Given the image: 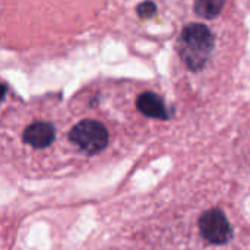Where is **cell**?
<instances>
[{"instance_id": "3957f363", "label": "cell", "mask_w": 250, "mask_h": 250, "mask_svg": "<svg viewBox=\"0 0 250 250\" xmlns=\"http://www.w3.org/2000/svg\"><path fill=\"white\" fill-rule=\"evenodd\" d=\"M202 237L212 245H226L233 239L231 226L221 209H209L199 218Z\"/></svg>"}, {"instance_id": "5b68a950", "label": "cell", "mask_w": 250, "mask_h": 250, "mask_svg": "<svg viewBox=\"0 0 250 250\" xmlns=\"http://www.w3.org/2000/svg\"><path fill=\"white\" fill-rule=\"evenodd\" d=\"M136 107L146 117L160 119V120L168 119L167 107H166L163 98L158 97L154 92H144V94H141L138 97V100H136Z\"/></svg>"}, {"instance_id": "52a82bcc", "label": "cell", "mask_w": 250, "mask_h": 250, "mask_svg": "<svg viewBox=\"0 0 250 250\" xmlns=\"http://www.w3.org/2000/svg\"><path fill=\"white\" fill-rule=\"evenodd\" d=\"M155 9H157L155 3H152V1L148 0V1H144L142 4L138 6V13L142 18H151L155 13Z\"/></svg>"}, {"instance_id": "6da1fadb", "label": "cell", "mask_w": 250, "mask_h": 250, "mask_svg": "<svg viewBox=\"0 0 250 250\" xmlns=\"http://www.w3.org/2000/svg\"><path fill=\"white\" fill-rule=\"evenodd\" d=\"M214 48V35L202 23L188 25L179 38L177 51L185 64L192 70L202 69Z\"/></svg>"}, {"instance_id": "7a4b0ae2", "label": "cell", "mask_w": 250, "mask_h": 250, "mask_svg": "<svg viewBox=\"0 0 250 250\" xmlns=\"http://www.w3.org/2000/svg\"><path fill=\"white\" fill-rule=\"evenodd\" d=\"M70 141L88 154L101 152L108 144L107 129L97 120H82L69 133Z\"/></svg>"}, {"instance_id": "8992f818", "label": "cell", "mask_w": 250, "mask_h": 250, "mask_svg": "<svg viewBox=\"0 0 250 250\" xmlns=\"http://www.w3.org/2000/svg\"><path fill=\"white\" fill-rule=\"evenodd\" d=\"M223 7L224 0H195V12L205 19H212L218 16Z\"/></svg>"}, {"instance_id": "277c9868", "label": "cell", "mask_w": 250, "mask_h": 250, "mask_svg": "<svg viewBox=\"0 0 250 250\" xmlns=\"http://www.w3.org/2000/svg\"><path fill=\"white\" fill-rule=\"evenodd\" d=\"M54 138H56V129L51 123L47 122H35L29 125L22 136L25 144L37 149L47 148L48 145H51Z\"/></svg>"}]
</instances>
